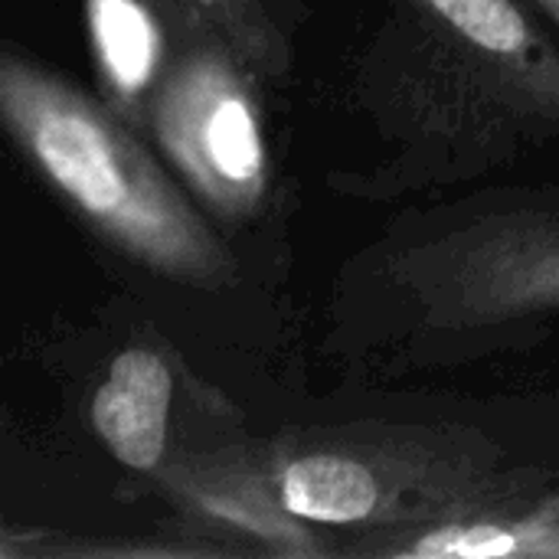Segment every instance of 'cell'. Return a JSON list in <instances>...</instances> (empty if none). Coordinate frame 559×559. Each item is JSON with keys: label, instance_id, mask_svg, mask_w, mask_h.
Wrapping results in <instances>:
<instances>
[{"label": "cell", "instance_id": "obj_1", "mask_svg": "<svg viewBox=\"0 0 559 559\" xmlns=\"http://www.w3.org/2000/svg\"><path fill=\"white\" fill-rule=\"evenodd\" d=\"M373 154L337 197H432L559 147V39L521 0H383L350 72Z\"/></svg>", "mask_w": 559, "mask_h": 559}, {"label": "cell", "instance_id": "obj_2", "mask_svg": "<svg viewBox=\"0 0 559 559\" xmlns=\"http://www.w3.org/2000/svg\"><path fill=\"white\" fill-rule=\"evenodd\" d=\"M334 354L439 370L531 350L559 321V177L400 213L331 285Z\"/></svg>", "mask_w": 559, "mask_h": 559}, {"label": "cell", "instance_id": "obj_3", "mask_svg": "<svg viewBox=\"0 0 559 559\" xmlns=\"http://www.w3.org/2000/svg\"><path fill=\"white\" fill-rule=\"evenodd\" d=\"M0 121L33 174L108 249L144 272L226 292L239 259L147 138L36 56L0 52Z\"/></svg>", "mask_w": 559, "mask_h": 559}, {"label": "cell", "instance_id": "obj_4", "mask_svg": "<svg viewBox=\"0 0 559 559\" xmlns=\"http://www.w3.org/2000/svg\"><path fill=\"white\" fill-rule=\"evenodd\" d=\"M544 481L472 432L423 426L292 432L272 459L282 511L328 527L419 531L527 501Z\"/></svg>", "mask_w": 559, "mask_h": 559}, {"label": "cell", "instance_id": "obj_5", "mask_svg": "<svg viewBox=\"0 0 559 559\" xmlns=\"http://www.w3.org/2000/svg\"><path fill=\"white\" fill-rule=\"evenodd\" d=\"M262 79L219 39L177 33L147 111V141L219 226H249L269 203L272 157Z\"/></svg>", "mask_w": 559, "mask_h": 559}, {"label": "cell", "instance_id": "obj_6", "mask_svg": "<svg viewBox=\"0 0 559 559\" xmlns=\"http://www.w3.org/2000/svg\"><path fill=\"white\" fill-rule=\"evenodd\" d=\"M85 26L105 105L144 134L177 46L167 13L157 0H85Z\"/></svg>", "mask_w": 559, "mask_h": 559}, {"label": "cell", "instance_id": "obj_7", "mask_svg": "<svg viewBox=\"0 0 559 559\" xmlns=\"http://www.w3.org/2000/svg\"><path fill=\"white\" fill-rule=\"evenodd\" d=\"M174 406V373L154 347L121 350L92 396V429L131 472H157Z\"/></svg>", "mask_w": 559, "mask_h": 559}, {"label": "cell", "instance_id": "obj_8", "mask_svg": "<svg viewBox=\"0 0 559 559\" xmlns=\"http://www.w3.org/2000/svg\"><path fill=\"white\" fill-rule=\"evenodd\" d=\"M527 501L472 514L462 521L403 531V544L380 547L377 554L419 559L559 557V498L540 508H527Z\"/></svg>", "mask_w": 559, "mask_h": 559}, {"label": "cell", "instance_id": "obj_9", "mask_svg": "<svg viewBox=\"0 0 559 559\" xmlns=\"http://www.w3.org/2000/svg\"><path fill=\"white\" fill-rule=\"evenodd\" d=\"M174 33H203L226 43L262 82H285L295 49L269 0H157Z\"/></svg>", "mask_w": 559, "mask_h": 559}, {"label": "cell", "instance_id": "obj_10", "mask_svg": "<svg viewBox=\"0 0 559 559\" xmlns=\"http://www.w3.org/2000/svg\"><path fill=\"white\" fill-rule=\"evenodd\" d=\"M527 3H531L544 20H550V23H554V29L559 33V0H527Z\"/></svg>", "mask_w": 559, "mask_h": 559}]
</instances>
